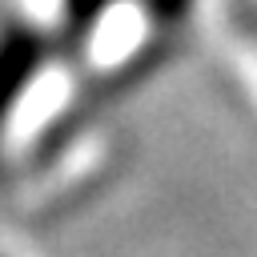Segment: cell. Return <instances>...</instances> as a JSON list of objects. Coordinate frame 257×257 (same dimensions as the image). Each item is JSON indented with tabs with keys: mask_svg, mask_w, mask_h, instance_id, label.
Returning a JSON list of instances; mask_svg holds the SVG:
<instances>
[{
	"mask_svg": "<svg viewBox=\"0 0 257 257\" xmlns=\"http://www.w3.org/2000/svg\"><path fill=\"white\" fill-rule=\"evenodd\" d=\"M173 52H177V36H173V32H157V36H149L145 44H137L124 60H116V64L104 68V72H96V76L48 120V128L36 137V145H32L36 165L56 161V153H64L72 141H80L84 128H92L104 112H112V108H116L120 100H128L145 80H153V76L173 60Z\"/></svg>",
	"mask_w": 257,
	"mask_h": 257,
	"instance_id": "cell-1",
	"label": "cell"
},
{
	"mask_svg": "<svg viewBox=\"0 0 257 257\" xmlns=\"http://www.w3.org/2000/svg\"><path fill=\"white\" fill-rule=\"evenodd\" d=\"M52 52V40L28 24V20H4L0 24V153L12 124V112L20 108L24 92L36 84Z\"/></svg>",
	"mask_w": 257,
	"mask_h": 257,
	"instance_id": "cell-2",
	"label": "cell"
},
{
	"mask_svg": "<svg viewBox=\"0 0 257 257\" xmlns=\"http://www.w3.org/2000/svg\"><path fill=\"white\" fill-rule=\"evenodd\" d=\"M116 0H64V12H60V32L68 44H84L92 36V28L100 24V16L112 8Z\"/></svg>",
	"mask_w": 257,
	"mask_h": 257,
	"instance_id": "cell-3",
	"label": "cell"
}]
</instances>
